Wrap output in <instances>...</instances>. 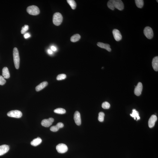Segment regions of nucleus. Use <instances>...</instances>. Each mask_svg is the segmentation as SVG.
<instances>
[{"instance_id": "obj_1", "label": "nucleus", "mask_w": 158, "mask_h": 158, "mask_svg": "<svg viewBox=\"0 0 158 158\" xmlns=\"http://www.w3.org/2000/svg\"><path fill=\"white\" fill-rule=\"evenodd\" d=\"M108 7L109 9L114 10L115 8L120 11L124 9V4L121 0H110L107 3Z\"/></svg>"}, {"instance_id": "obj_2", "label": "nucleus", "mask_w": 158, "mask_h": 158, "mask_svg": "<svg viewBox=\"0 0 158 158\" xmlns=\"http://www.w3.org/2000/svg\"><path fill=\"white\" fill-rule=\"evenodd\" d=\"M13 55L15 67L16 69H19L20 64V58L18 50L16 48H14L13 49Z\"/></svg>"}, {"instance_id": "obj_3", "label": "nucleus", "mask_w": 158, "mask_h": 158, "mask_svg": "<svg viewBox=\"0 0 158 158\" xmlns=\"http://www.w3.org/2000/svg\"><path fill=\"white\" fill-rule=\"evenodd\" d=\"M63 21V16L61 13L56 12L54 13L53 17V22L55 25L58 26L61 25Z\"/></svg>"}, {"instance_id": "obj_4", "label": "nucleus", "mask_w": 158, "mask_h": 158, "mask_svg": "<svg viewBox=\"0 0 158 158\" xmlns=\"http://www.w3.org/2000/svg\"><path fill=\"white\" fill-rule=\"evenodd\" d=\"M27 12L29 14L33 15H36L40 13V11L38 7L35 5L30 6L27 9Z\"/></svg>"}, {"instance_id": "obj_5", "label": "nucleus", "mask_w": 158, "mask_h": 158, "mask_svg": "<svg viewBox=\"0 0 158 158\" xmlns=\"http://www.w3.org/2000/svg\"><path fill=\"white\" fill-rule=\"evenodd\" d=\"M7 115L9 117L19 118L22 117V114L20 111L13 110L7 113Z\"/></svg>"}, {"instance_id": "obj_6", "label": "nucleus", "mask_w": 158, "mask_h": 158, "mask_svg": "<svg viewBox=\"0 0 158 158\" xmlns=\"http://www.w3.org/2000/svg\"><path fill=\"white\" fill-rule=\"evenodd\" d=\"M144 34L146 37L148 39H151L153 36V33L152 28L149 26L146 27L144 30Z\"/></svg>"}, {"instance_id": "obj_7", "label": "nucleus", "mask_w": 158, "mask_h": 158, "mask_svg": "<svg viewBox=\"0 0 158 158\" xmlns=\"http://www.w3.org/2000/svg\"><path fill=\"white\" fill-rule=\"evenodd\" d=\"M56 148L58 152L61 153H65L68 150L67 146L63 144H58Z\"/></svg>"}, {"instance_id": "obj_8", "label": "nucleus", "mask_w": 158, "mask_h": 158, "mask_svg": "<svg viewBox=\"0 0 158 158\" xmlns=\"http://www.w3.org/2000/svg\"><path fill=\"white\" fill-rule=\"evenodd\" d=\"M54 121L53 118H50L48 119H45L42 120L41 124L42 126L45 127H49L50 126Z\"/></svg>"}, {"instance_id": "obj_9", "label": "nucleus", "mask_w": 158, "mask_h": 158, "mask_svg": "<svg viewBox=\"0 0 158 158\" xmlns=\"http://www.w3.org/2000/svg\"><path fill=\"white\" fill-rule=\"evenodd\" d=\"M112 34H113L114 38L116 41H120L121 40L122 38V36L121 33L118 29H114L112 31Z\"/></svg>"}, {"instance_id": "obj_10", "label": "nucleus", "mask_w": 158, "mask_h": 158, "mask_svg": "<svg viewBox=\"0 0 158 158\" xmlns=\"http://www.w3.org/2000/svg\"><path fill=\"white\" fill-rule=\"evenodd\" d=\"M143 85L141 82L138 83L137 85L135 87L134 93V94L136 96H138L140 95L142 91Z\"/></svg>"}, {"instance_id": "obj_11", "label": "nucleus", "mask_w": 158, "mask_h": 158, "mask_svg": "<svg viewBox=\"0 0 158 158\" xmlns=\"http://www.w3.org/2000/svg\"><path fill=\"white\" fill-rule=\"evenodd\" d=\"M74 120L77 125H80L81 124V119L80 113L78 111L75 112L74 115Z\"/></svg>"}, {"instance_id": "obj_12", "label": "nucleus", "mask_w": 158, "mask_h": 158, "mask_svg": "<svg viewBox=\"0 0 158 158\" xmlns=\"http://www.w3.org/2000/svg\"><path fill=\"white\" fill-rule=\"evenodd\" d=\"M157 120V116L156 115H153L151 116L148 121L149 127L152 128L155 125V124Z\"/></svg>"}, {"instance_id": "obj_13", "label": "nucleus", "mask_w": 158, "mask_h": 158, "mask_svg": "<svg viewBox=\"0 0 158 158\" xmlns=\"http://www.w3.org/2000/svg\"><path fill=\"white\" fill-rule=\"evenodd\" d=\"M9 146L6 145H3L0 146V156L5 154L9 150Z\"/></svg>"}, {"instance_id": "obj_14", "label": "nucleus", "mask_w": 158, "mask_h": 158, "mask_svg": "<svg viewBox=\"0 0 158 158\" xmlns=\"http://www.w3.org/2000/svg\"><path fill=\"white\" fill-rule=\"evenodd\" d=\"M97 45L99 47L106 49L108 52L111 51V49L110 48V46L108 44L104 43L101 42H98L97 44Z\"/></svg>"}, {"instance_id": "obj_15", "label": "nucleus", "mask_w": 158, "mask_h": 158, "mask_svg": "<svg viewBox=\"0 0 158 158\" xmlns=\"http://www.w3.org/2000/svg\"><path fill=\"white\" fill-rule=\"evenodd\" d=\"M64 125L63 123L59 122L56 125L52 126L50 128V130L53 132H56L59 130V129L64 127Z\"/></svg>"}, {"instance_id": "obj_16", "label": "nucleus", "mask_w": 158, "mask_h": 158, "mask_svg": "<svg viewBox=\"0 0 158 158\" xmlns=\"http://www.w3.org/2000/svg\"><path fill=\"white\" fill-rule=\"evenodd\" d=\"M152 65L155 71H158V57L156 56L153 58L152 61Z\"/></svg>"}, {"instance_id": "obj_17", "label": "nucleus", "mask_w": 158, "mask_h": 158, "mask_svg": "<svg viewBox=\"0 0 158 158\" xmlns=\"http://www.w3.org/2000/svg\"><path fill=\"white\" fill-rule=\"evenodd\" d=\"M48 82L46 81L41 83L36 87V91H41V90L43 89L45 87H46L48 85Z\"/></svg>"}, {"instance_id": "obj_18", "label": "nucleus", "mask_w": 158, "mask_h": 158, "mask_svg": "<svg viewBox=\"0 0 158 158\" xmlns=\"http://www.w3.org/2000/svg\"><path fill=\"white\" fill-rule=\"evenodd\" d=\"M2 75L4 79H7L10 77V74L7 67H4L2 69Z\"/></svg>"}, {"instance_id": "obj_19", "label": "nucleus", "mask_w": 158, "mask_h": 158, "mask_svg": "<svg viewBox=\"0 0 158 158\" xmlns=\"http://www.w3.org/2000/svg\"><path fill=\"white\" fill-rule=\"evenodd\" d=\"M42 141L41 138L38 137L37 138L33 140L31 142V145L33 146H36L41 144Z\"/></svg>"}, {"instance_id": "obj_20", "label": "nucleus", "mask_w": 158, "mask_h": 158, "mask_svg": "<svg viewBox=\"0 0 158 158\" xmlns=\"http://www.w3.org/2000/svg\"><path fill=\"white\" fill-rule=\"evenodd\" d=\"M131 116L133 117L135 120H140V117L139 116V113L138 111H137L136 109H133L132 110V114H130Z\"/></svg>"}, {"instance_id": "obj_21", "label": "nucleus", "mask_w": 158, "mask_h": 158, "mask_svg": "<svg viewBox=\"0 0 158 158\" xmlns=\"http://www.w3.org/2000/svg\"><path fill=\"white\" fill-rule=\"evenodd\" d=\"M81 38V36L78 34H75L71 38L70 40L71 42H75L78 41Z\"/></svg>"}, {"instance_id": "obj_22", "label": "nucleus", "mask_w": 158, "mask_h": 158, "mask_svg": "<svg viewBox=\"0 0 158 158\" xmlns=\"http://www.w3.org/2000/svg\"><path fill=\"white\" fill-rule=\"evenodd\" d=\"M67 2L71 7L72 9L73 10H74L76 9V2L73 0H67Z\"/></svg>"}, {"instance_id": "obj_23", "label": "nucleus", "mask_w": 158, "mask_h": 158, "mask_svg": "<svg viewBox=\"0 0 158 158\" xmlns=\"http://www.w3.org/2000/svg\"><path fill=\"white\" fill-rule=\"evenodd\" d=\"M135 2L137 7L138 8H141L143 7L144 1L143 0H136Z\"/></svg>"}, {"instance_id": "obj_24", "label": "nucleus", "mask_w": 158, "mask_h": 158, "mask_svg": "<svg viewBox=\"0 0 158 158\" xmlns=\"http://www.w3.org/2000/svg\"><path fill=\"white\" fill-rule=\"evenodd\" d=\"M54 112L57 114H63L66 113V111L63 108H58L54 110Z\"/></svg>"}, {"instance_id": "obj_25", "label": "nucleus", "mask_w": 158, "mask_h": 158, "mask_svg": "<svg viewBox=\"0 0 158 158\" xmlns=\"http://www.w3.org/2000/svg\"><path fill=\"white\" fill-rule=\"evenodd\" d=\"M105 114L103 112H100L99 114L98 120L100 122H103L104 120Z\"/></svg>"}, {"instance_id": "obj_26", "label": "nucleus", "mask_w": 158, "mask_h": 158, "mask_svg": "<svg viewBox=\"0 0 158 158\" xmlns=\"http://www.w3.org/2000/svg\"><path fill=\"white\" fill-rule=\"evenodd\" d=\"M67 76L64 74H61L58 75L57 77V79L58 80H61L66 79Z\"/></svg>"}, {"instance_id": "obj_27", "label": "nucleus", "mask_w": 158, "mask_h": 158, "mask_svg": "<svg viewBox=\"0 0 158 158\" xmlns=\"http://www.w3.org/2000/svg\"><path fill=\"white\" fill-rule=\"evenodd\" d=\"M110 105L108 102H105L102 104V107L104 109H108L110 107Z\"/></svg>"}, {"instance_id": "obj_28", "label": "nucleus", "mask_w": 158, "mask_h": 158, "mask_svg": "<svg viewBox=\"0 0 158 158\" xmlns=\"http://www.w3.org/2000/svg\"><path fill=\"white\" fill-rule=\"evenodd\" d=\"M28 28H29V27L27 25H25L22 28V30L21 31L22 34H24L28 30Z\"/></svg>"}, {"instance_id": "obj_29", "label": "nucleus", "mask_w": 158, "mask_h": 158, "mask_svg": "<svg viewBox=\"0 0 158 158\" xmlns=\"http://www.w3.org/2000/svg\"><path fill=\"white\" fill-rule=\"evenodd\" d=\"M6 82V81L4 79L3 77L0 76V85H3L5 84Z\"/></svg>"}, {"instance_id": "obj_30", "label": "nucleus", "mask_w": 158, "mask_h": 158, "mask_svg": "<svg viewBox=\"0 0 158 158\" xmlns=\"http://www.w3.org/2000/svg\"><path fill=\"white\" fill-rule=\"evenodd\" d=\"M30 35L29 33H27L24 34V37L25 39H27L29 38V37H30Z\"/></svg>"}, {"instance_id": "obj_31", "label": "nucleus", "mask_w": 158, "mask_h": 158, "mask_svg": "<svg viewBox=\"0 0 158 158\" xmlns=\"http://www.w3.org/2000/svg\"><path fill=\"white\" fill-rule=\"evenodd\" d=\"M51 49L53 51H55L57 50L56 48L54 46H51Z\"/></svg>"}, {"instance_id": "obj_32", "label": "nucleus", "mask_w": 158, "mask_h": 158, "mask_svg": "<svg viewBox=\"0 0 158 158\" xmlns=\"http://www.w3.org/2000/svg\"><path fill=\"white\" fill-rule=\"evenodd\" d=\"M48 52H49V54H51L52 53V51L50 50V49H49V50H48Z\"/></svg>"}, {"instance_id": "obj_33", "label": "nucleus", "mask_w": 158, "mask_h": 158, "mask_svg": "<svg viewBox=\"0 0 158 158\" xmlns=\"http://www.w3.org/2000/svg\"><path fill=\"white\" fill-rule=\"evenodd\" d=\"M157 2H158V0H157Z\"/></svg>"}]
</instances>
